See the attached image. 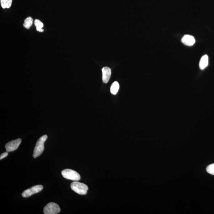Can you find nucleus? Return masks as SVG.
I'll return each instance as SVG.
<instances>
[{
  "mask_svg": "<svg viewBox=\"0 0 214 214\" xmlns=\"http://www.w3.org/2000/svg\"><path fill=\"white\" fill-rule=\"evenodd\" d=\"M48 138L47 135H44L40 137L36 144L34 148L33 156L34 158L39 156L43 152L44 150V143Z\"/></svg>",
  "mask_w": 214,
  "mask_h": 214,
  "instance_id": "1",
  "label": "nucleus"
},
{
  "mask_svg": "<svg viewBox=\"0 0 214 214\" xmlns=\"http://www.w3.org/2000/svg\"><path fill=\"white\" fill-rule=\"evenodd\" d=\"M71 188L77 194L85 195L88 190V187L86 184L78 182H73L71 184Z\"/></svg>",
  "mask_w": 214,
  "mask_h": 214,
  "instance_id": "2",
  "label": "nucleus"
},
{
  "mask_svg": "<svg viewBox=\"0 0 214 214\" xmlns=\"http://www.w3.org/2000/svg\"><path fill=\"white\" fill-rule=\"evenodd\" d=\"M62 175L64 178L73 181H78L81 179V176L75 171L70 169H65L62 171Z\"/></svg>",
  "mask_w": 214,
  "mask_h": 214,
  "instance_id": "3",
  "label": "nucleus"
},
{
  "mask_svg": "<svg viewBox=\"0 0 214 214\" xmlns=\"http://www.w3.org/2000/svg\"><path fill=\"white\" fill-rule=\"evenodd\" d=\"M60 210L59 205L54 202H50L44 206L43 211L45 214H57Z\"/></svg>",
  "mask_w": 214,
  "mask_h": 214,
  "instance_id": "4",
  "label": "nucleus"
},
{
  "mask_svg": "<svg viewBox=\"0 0 214 214\" xmlns=\"http://www.w3.org/2000/svg\"><path fill=\"white\" fill-rule=\"evenodd\" d=\"M43 189V186L41 185H38L33 186L32 188L25 190L22 194V197H28L32 195L39 192Z\"/></svg>",
  "mask_w": 214,
  "mask_h": 214,
  "instance_id": "5",
  "label": "nucleus"
},
{
  "mask_svg": "<svg viewBox=\"0 0 214 214\" xmlns=\"http://www.w3.org/2000/svg\"><path fill=\"white\" fill-rule=\"evenodd\" d=\"M21 142L22 139H18L10 141L6 144L5 145L6 150L8 152L16 150L18 148Z\"/></svg>",
  "mask_w": 214,
  "mask_h": 214,
  "instance_id": "6",
  "label": "nucleus"
},
{
  "mask_svg": "<svg viewBox=\"0 0 214 214\" xmlns=\"http://www.w3.org/2000/svg\"><path fill=\"white\" fill-rule=\"evenodd\" d=\"M183 44L188 46H192L196 42V40L193 36L186 35H184L181 39Z\"/></svg>",
  "mask_w": 214,
  "mask_h": 214,
  "instance_id": "7",
  "label": "nucleus"
},
{
  "mask_svg": "<svg viewBox=\"0 0 214 214\" xmlns=\"http://www.w3.org/2000/svg\"><path fill=\"white\" fill-rule=\"evenodd\" d=\"M102 80L104 83H107L109 81L111 75V70L108 67H104L102 69Z\"/></svg>",
  "mask_w": 214,
  "mask_h": 214,
  "instance_id": "8",
  "label": "nucleus"
},
{
  "mask_svg": "<svg viewBox=\"0 0 214 214\" xmlns=\"http://www.w3.org/2000/svg\"><path fill=\"white\" fill-rule=\"evenodd\" d=\"M209 63V58L207 55L203 56L201 59L199 66L201 69H204L208 66Z\"/></svg>",
  "mask_w": 214,
  "mask_h": 214,
  "instance_id": "9",
  "label": "nucleus"
},
{
  "mask_svg": "<svg viewBox=\"0 0 214 214\" xmlns=\"http://www.w3.org/2000/svg\"><path fill=\"white\" fill-rule=\"evenodd\" d=\"M119 89H120V84H119L118 82H114L111 85L110 88L111 93L112 94H116L117 93H118Z\"/></svg>",
  "mask_w": 214,
  "mask_h": 214,
  "instance_id": "10",
  "label": "nucleus"
},
{
  "mask_svg": "<svg viewBox=\"0 0 214 214\" xmlns=\"http://www.w3.org/2000/svg\"><path fill=\"white\" fill-rule=\"evenodd\" d=\"M34 24H35L37 30L38 32H44V29H43V23L39 20H35V22H34Z\"/></svg>",
  "mask_w": 214,
  "mask_h": 214,
  "instance_id": "11",
  "label": "nucleus"
},
{
  "mask_svg": "<svg viewBox=\"0 0 214 214\" xmlns=\"http://www.w3.org/2000/svg\"><path fill=\"white\" fill-rule=\"evenodd\" d=\"M1 7L3 8H9L11 7L13 0H0Z\"/></svg>",
  "mask_w": 214,
  "mask_h": 214,
  "instance_id": "12",
  "label": "nucleus"
},
{
  "mask_svg": "<svg viewBox=\"0 0 214 214\" xmlns=\"http://www.w3.org/2000/svg\"><path fill=\"white\" fill-rule=\"evenodd\" d=\"M33 23V19L32 17H29L27 18L25 20L23 26L24 27L26 28V29H29L32 26Z\"/></svg>",
  "mask_w": 214,
  "mask_h": 214,
  "instance_id": "13",
  "label": "nucleus"
},
{
  "mask_svg": "<svg viewBox=\"0 0 214 214\" xmlns=\"http://www.w3.org/2000/svg\"><path fill=\"white\" fill-rule=\"evenodd\" d=\"M206 170L208 173L214 175V163L206 167Z\"/></svg>",
  "mask_w": 214,
  "mask_h": 214,
  "instance_id": "14",
  "label": "nucleus"
},
{
  "mask_svg": "<svg viewBox=\"0 0 214 214\" xmlns=\"http://www.w3.org/2000/svg\"><path fill=\"white\" fill-rule=\"evenodd\" d=\"M8 155V152H4L3 154L1 155L0 156V160H2L3 159L5 158L6 157H7Z\"/></svg>",
  "mask_w": 214,
  "mask_h": 214,
  "instance_id": "15",
  "label": "nucleus"
}]
</instances>
